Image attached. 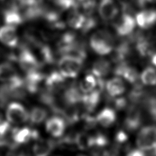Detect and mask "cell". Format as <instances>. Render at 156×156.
<instances>
[{"instance_id":"cell-33","label":"cell","mask_w":156,"mask_h":156,"mask_svg":"<svg viewBox=\"0 0 156 156\" xmlns=\"http://www.w3.org/2000/svg\"><path fill=\"white\" fill-rule=\"evenodd\" d=\"M127 140L128 135L124 130H119L116 133L115 136V141L118 146H119L120 144L126 142Z\"/></svg>"},{"instance_id":"cell-7","label":"cell","mask_w":156,"mask_h":156,"mask_svg":"<svg viewBox=\"0 0 156 156\" xmlns=\"http://www.w3.org/2000/svg\"><path fill=\"white\" fill-rule=\"evenodd\" d=\"M116 0H100L98 4V12L100 18L106 21H112L119 15V5Z\"/></svg>"},{"instance_id":"cell-12","label":"cell","mask_w":156,"mask_h":156,"mask_svg":"<svg viewBox=\"0 0 156 156\" xmlns=\"http://www.w3.org/2000/svg\"><path fill=\"white\" fill-rule=\"evenodd\" d=\"M136 24L141 29H148L156 24V10L151 8H143L135 14Z\"/></svg>"},{"instance_id":"cell-14","label":"cell","mask_w":156,"mask_h":156,"mask_svg":"<svg viewBox=\"0 0 156 156\" xmlns=\"http://www.w3.org/2000/svg\"><path fill=\"white\" fill-rule=\"evenodd\" d=\"M65 77L58 71H54L46 76L45 88L55 93H59L65 86Z\"/></svg>"},{"instance_id":"cell-21","label":"cell","mask_w":156,"mask_h":156,"mask_svg":"<svg viewBox=\"0 0 156 156\" xmlns=\"http://www.w3.org/2000/svg\"><path fill=\"white\" fill-rule=\"evenodd\" d=\"M97 123L104 127L112 126L116 119L115 110L110 107H105L101 110L96 116Z\"/></svg>"},{"instance_id":"cell-9","label":"cell","mask_w":156,"mask_h":156,"mask_svg":"<svg viewBox=\"0 0 156 156\" xmlns=\"http://www.w3.org/2000/svg\"><path fill=\"white\" fill-rule=\"evenodd\" d=\"M113 73L116 76L123 78L132 85L138 83L140 79V75L137 69L131 66L127 62L116 63Z\"/></svg>"},{"instance_id":"cell-23","label":"cell","mask_w":156,"mask_h":156,"mask_svg":"<svg viewBox=\"0 0 156 156\" xmlns=\"http://www.w3.org/2000/svg\"><path fill=\"white\" fill-rule=\"evenodd\" d=\"M20 77H21L12 64L9 62L0 64V81L7 83L14 81Z\"/></svg>"},{"instance_id":"cell-3","label":"cell","mask_w":156,"mask_h":156,"mask_svg":"<svg viewBox=\"0 0 156 156\" xmlns=\"http://www.w3.org/2000/svg\"><path fill=\"white\" fill-rule=\"evenodd\" d=\"M136 145L145 154L146 152H149L152 154L156 147V126L148 125L142 127L136 136Z\"/></svg>"},{"instance_id":"cell-29","label":"cell","mask_w":156,"mask_h":156,"mask_svg":"<svg viewBox=\"0 0 156 156\" xmlns=\"http://www.w3.org/2000/svg\"><path fill=\"white\" fill-rule=\"evenodd\" d=\"M143 105L144 106L149 117L156 122V95H147Z\"/></svg>"},{"instance_id":"cell-16","label":"cell","mask_w":156,"mask_h":156,"mask_svg":"<svg viewBox=\"0 0 156 156\" xmlns=\"http://www.w3.org/2000/svg\"><path fill=\"white\" fill-rule=\"evenodd\" d=\"M0 41L9 48H15L18 43L15 27L6 25L1 27Z\"/></svg>"},{"instance_id":"cell-1","label":"cell","mask_w":156,"mask_h":156,"mask_svg":"<svg viewBox=\"0 0 156 156\" xmlns=\"http://www.w3.org/2000/svg\"><path fill=\"white\" fill-rule=\"evenodd\" d=\"M90 46L96 54L101 55H107L115 48L114 37L108 30L99 29L90 37Z\"/></svg>"},{"instance_id":"cell-30","label":"cell","mask_w":156,"mask_h":156,"mask_svg":"<svg viewBox=\"0 0 156 156\" xmlns=\"http://www.w3.org/2000/svg\"><path fill=\"white\" fill-rule=\"evenodd\" d=\"M98 2L96 0H84L79 2L80 10L86 15H93L98 7Z\"/></svg>"},{"instance_id":"cell-25","label":"cell","mask_w":156,"mask_h":156,"mask_svg":"<svg viewBox=\"0 0 156 156\" xmlns=\"http://www.w3.org/2000/svg\"><path fill=\"white\" fill-rule=\"evenodd\" d=\"M140 79L144 85H156V69L152 66L145 68L140 75Z\"/></svg>"},{"instance_id":"cell-2","label":"cell","mask_w":156,"mask_h":156,"mask_svg":"<svg viewBox=\"0 0 156 156\" xmlns=\"http://www.w3.org/2000/svg\"><path fill=\"white\" fill-rule=\"evenodd\" d=\"M83 60L74 55H63L58 60V71L65 78H74L81 70Z\"/></svg>"},{"instance_id":"cell-6","label":"cell","mask_w":156,"mask_h":156,"mask_svg":"<svg viewBox=\"0 0 156 156\" xmlns=\"http://www.w3.org/2000/svg\"><path fill=\"white\" fill-rule=\"evenodd\" d=\"M6 117L9 122L20 124L29 120V113L22 104L13 102L7 107Z\"/></svg>"},{"instance_id":"cell-35","label":"cell","mask_w":156,"mask_h":156,"mask_svg":"<svg viewBox=\"0 0 156 156\" xmlns=\"http://www.w3.org/2000/svg\"><path fill=\"white\" fill-rule=\"evenodd\" d=\"M117 2L121 5V7L126 6L132 4L134 0H116Z\"/></svg>"},{"instance_id":"cell-10","label":"cell","mask_w":156,"mask_h":156,"mask_svg":"<svg viewBox=\"0 0 156 156\" xmlns=\"http://www.w3.org/2000/svg\"><path fill=\"white\" fill-rule=\"evenodd\" d=\"M11 138L18 144H26L32 140H38L39 133L37 130L29 127H24L21 129L15 127L12 129Z\"/></svg>"},{"instance_id":"cell-34","label":"cell","mask_w":156,"mask_h":156,"mask_svg":"<svg viewBox=\"0 0 156 156\" xmlns=\"http://www.w3.org/2000/svg\"><path fill=\"white\" fill-rule=\"evenodd\" d=\"M9 141L8 139L2 135H0V147H3L5 146H8Z\"/></svg>"},{"instance_id":"cell-22","label":"cell","mask_w":156,"mask_h":156,"mask_svg":"<svg viewBox=\"0 0 156 156\" xmlns=\"http://www.w3.org/2000/svg\"><path fill=\"white\" fill-rule=\"evenodd\" d=\"M55 142L51 140H39L35 142L32 147L34 155L46 156L49 155L55 148Z\"/></svg>"},{"instance_id":"cell-19","label":"cell","mask_w":156,"mask_h":156,"mask_svg":"<svg viewBox=\"0 0 156 156\" xmlns=\"http://www.w3.org/2000/svg\"><path fill=\"white\" fill-rule=\"evenodd\" d=\"M66 23L73 29H80L85 22L86 15L79 9H74L68 11Z\"/></svg>"},{"instance_id":"cell-37","label":"cell","mask_w":156,"mask_h":156,"mask_svg":"<svg viewBox=\"0 0 156 156\" xmlns=\"http://www.w3.org/2000/svg\"><path fill=\"white\" fill-rule=\"evenodd\" d=\"M2 120H3V118H2V114L0 113V122H1Z\"/></svg>"},{"instance_id":"cell-15","label":"cell","mask_w":156,"mask_h":156,"mask_svg":"<svg viewBox=\"0 0 156 156\" xmlns=\"http://www.w3.org/2000/svg\"><path fill=\"white\" fill-rule=\"evenodd\" d=\"M45 77L40 69L26 73L24 79V85L26 91L32 94L36 93L39 90L41 82L44 80Z\"/></svg>"},{"instance_id":"cell-32","label":"cell","mask_w":156,"mask_h":156,"mask_svg":"<svg viewBox=\"0 0 156 156\" xmlns=\"http://www.w3.org/2000/svg\"><path fill=\"white\" fill-rule=\"evenodd\" d=\"M113 108L117 110H121L127 107V99L124 97H111L110 99Z\"/></svg>"},{"instance_id":"cell-28","label":"cell","mask_w":156,"mask_h":156,"mask_svg":"<svg viewBox=\"0 0 156 156\" xmlns=\"http://www.w3.org/2000/svg\"><path fill=\"white\" fill-rule=\"evenodd\" d=\"M108 144V139L103 133L97 132L91 135L90 148L100 149Z\"/></svg>"},{"instance_id":"cell-38","label":"cell","mask_w":156,"mask_h":156,"mask_svg":"<svg viewBox=\"0 0 156 156\" xmlns=\"http://www.w3.org/2000/svg\"><path fill=\"white\" fill-rule=\"evenodd\" d=\"M79 3V2H82V1H84V0H76Z\"/></svg>"},{"instance_id":"cell-11","label":"cell","mask_w":156,"mask_h":156,"mask_svg":"<svg viewBox=\"0 0 156 156\" xmlns=\"http://www.w3.org/2000/svg\"><path fill=\"white\" fill-rule=\"evenodd\" d=\"M63 90L61 99L66 106H74L81 104L83 93L76 83H71Z\"/></svg>"},{"instance_id":"cell-17","label":"cell","mask_w":156,"mask_h":156,"mask_svg":"<svg viewBox=\"0 0 156 156\" xmlns=\"http://www.w3.org/2000/svg\"><path fill=\"white\" fill-rule=\"evenodd\" d=\"M101 92L97 88L90 93H83L81 104L87 113H91L96 108L100 101Z\"/></svg>"},{"instance_id":"cell-20","label":"cell","mask_w":156,"mask_h":156,"mask_svg":"<svg viewBox=\"0 0 156 156\" xmlns=\"http://www.w3.org/2000/svg\"><path fill=\"white\" fill-rule=\"evenodd\" d=\"M112 69V65L107 59L101 58L96 61L92 65L91 68V73L96 78L103 79L107 76Z\"/></svg>"},{"instance_id":"cell-5","label":"cell","mask_w":156,"mask_h":156,"mask_svg":"<svg viewBox=\"0 0 156 156\" xmlns=\"http://www.w3.org/2000/svg\"><path fill=\"white\" fill-rule=\"evenodd\" d=\"M136 24L135 19L132 14L122 12L114 20L113 26L118 35L126 37L133 33Z\"/></svg>"},{"instance_id":"cell-26","label":"cell","mask_w":156,"mask_h":156,"mask_svg":"<svg viewBox=\"0 0 156 156\" xmlns=\"http://www.w3.org/2000/svg\"><path fill=\"white\" fill-rule=\"evenodd\" d=\"M97 83V78L93 74L90 73L80 82L79 87L83 93H88L96 88Z\"/></svg>"},{"instance_id":"cell-24","label":"cell","mask_w":156,"mask_h":156,"mask_svg":"<svg viewBox=\"0 0 156 156\" xmlns=\"http://www.w3.org/2000/svg\"><path fill=\"white\" fill-rule=\"evenodd\" d=\"M38 49L41 65H51L55 62V54L49 45L43 43Z\"/></svg>"},{"instance_id":"cell-18","label":"cell","mask_w":156,"mask_h":156,"mask_svg":"<svg viewBox=\"0 0 156 156\" xmlns=\"http://www.w3.org/2000/svg\"><path fill=\"white\" fill-rule=\"evenodd\" d=\"M105 90L110 97L121 96L126 90V85L120 77H113L105 82Z\"/></svg>"},{"instance_id":"cell-27","label":"cell","mask_w":156,"mask_h":156,"mask_svg":"<svg viewBox=\"0 0 156 156\" xmlns=\"http://www.w3.org/2000/svg\"><path fill=\"white\" fill-rule=\"evenodd\" d=\"M47 116L48 112L44 108L34 107L29 113V119L33 124H40L46 119Z\"/></svg>"},{"instance_id":"cell-8","label":"cell","mask_w":156,"mask_h":156,"mask_svg":"<svg viewBox=\"0 0 156 156\" xmlns=\"http://www.w3.org/2000/svg\"><path fill=\"white\" fill-rule=\"evenodd\" d=\"M143 121L142 112L138 105L132 104L128 109L124 121V126L129 132H135L138 129Z\"/></svg>"},{"instance_id":"cell-4","label":"cell","mask_w":156,"mask_h":156,"mask_svg":"<svg viewBox=\"0 0 156 156\" xmlns=\"http://www.w3.org/2000/svg\"><path fill=\"white\" fill-rule=\"evenodd\" d=\"M17 61L26 73L40 69L42 65L31 49L24 45L21 46Z\"/></svg>"},{"instance_id":"cell-36","label":"cell","mask_w":156,"mask_h":156,"mask_svg":"<svg viewBox=\"0 0 156 156\" xmlns=\"http://www.w3.org/2000/svg\"><path fill=\"white\" fill-rule=\"evenodd\" d=\"M151 61L152 65L156 67V52H154L151 57Z\"/></svg>"},{"instance_id":"cell-13","label":"cell","mask_w":156,"mask_h":156,"mask_svg":"<svg viewBox=\"0 0 156 156\" xmlns=\"http://www.w3.org/2000/svg\"><path fill=\"white\" fill-rule=\"evenodd\" d=\"M67 123L63 117L54 115L48 118L45 124L46 132L53 137L62 136L66 129Z\"/></svg>"},{"instance_id":"cell-31","label":"cell","mask_w":156,"mask_h":156,"mask_svg":"<svg viewBox=\"0 0 156 156\" xmlns=\"http://www.w3.org/2000/svg\"><path fill=\"white\" fill-rule=\"evenodd\" d=\"M98 20L94 14L86 16L85 22L80 30L83 34H87L94 29L98 26Z\"/></svg>"}]
</instances>
